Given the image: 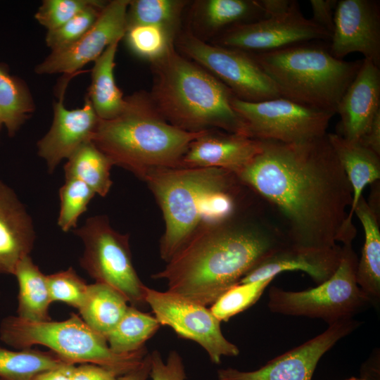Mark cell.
<instances>
[{"mask_svg": "<svg viewBox=\"0 0 380 380\" xmlns=\"http://www.w3.org/2000/svg\"><path fill=\"white\" fill-rule=\"evenodd\" d=\"M160 326L155 317L129 305L122 317L107 336L106 341L115 353H134L145 347V343Z\"/></svg>", "mask_w": 380, "mask_h": 380, "instance_id": "cell-29", "label": "cell"}, {"mask_svg": "<svg viewBox=\"0 0 380 380\" xmlns=\"http://www.w3.org/2000/svg\"><path fill=\"white\" fill-rule=\"evenodd\" d=\"M151 63L153 84L148 95L167 122L191 132L220 129L248 136L232 106L234 94L210 72L174 46Z\"/></svg>", "mask_w": 380, "mask_h": 380, "instance_id": "cell-4", "label": "cell"}, {"mask_svg": "<svg viewBox=\"0 0 380 380\" xmlns=\"http://www.w3.org/2000/svg\"><path fill=\"white\" fill-rule=\"evenodd\" d=\"M255 156L236 175L268 206L289 244H352L353 191L327 133L286 143L260 140Z\"/></svg>", "mask_w": 380, "mask_h": 380, "instance_id": "cell-1", "label": "cell"}, {"mask_svg": "<svg viewBox=\"0 0 380 380\" xmlns=\"http://www.w3.org/2000/svg\"><path fill=\"white\" fill-rule=\"evenodd\" d=\"M95 192L84 182L65 179L59 189L61 201L58 224L63 232L75 228L77 220L87 210Z\"/></svg>", "mask_w": 380, "mask_h": 380, "instance_id": "cell-35", "label": "cell"}, {"mask_svg": "<svg viewBox=\"0 0 380 380\" xmlns=\"http://www.w3.org/2000/svg\"><path fill=\"white\" fill-rule=\"evenodd\" d=\"M129 0H113L106 5L93 27L74 44L53 51L35 68L38 74L72 75L94 61L111 44L120 42L126 32Z\"/></svg>", "mask_w": 380, "mask_h": 380, "instance_id": "cell-15", "label": "cell"}, {"mask_svg": "<svg viewBox=\"0 0 380 380\" xmlns=\"http://www.w3.org/2000/svg\"><path fill=\"white\" fill-rule=\"evenodd\" d=\"M358 144L380 156V110L374 116L369 129Z\"/></svg>", "mask_w": 380, "mask_h": 380, "instance_id": "cell-42", "label": "cell"}, {"mask_svg": "<svg viewBox=\"0 0 380 380\" xmlns=\"http://www.w3.org/2000/svg\"><path fill=\"white\" fill-rule=\"evenodd\" d=\"M65 86L53 104V119L49 132L38 141V154L49 172L63 159H68L82 144L91 141L99 118L87 98L82 108L68 110L63 106Z\"/></svg>", "mask_w": 380, "mask_h": 380, "instance_id": "cell-17", "label": "cell"}, {"mask_svg": "<svg viewBox=\"0 0 380 380\" xmlns=\"http://www.w3.org/2000/svg\"><path fill=\"white\" fill-rule=\"evenodd\" d=\"M242 212L201 227L151 277L166 280L169 291L211 305L289 243L272 213L248 216Z\"/></svg>", "mask_w": 380, "mask_h": 380, "instance_id": "cell-2", "label": "cell"}, {"mask_svg": "<svg viewBox=\"0 0 380 380\" xmlns=\"http://www.w3.org/2000/svg\"><path fill=\"white\" fill-rule=\"evenodd\" d=\"M379 110V67L364 58L338 104L336 113L341 117V131L338 134L348 141L360 143Z\"/></svg>", "mask_w": 380, "mask_h": 380, "instance_id": "cell-19", "label": "cell"}, {"mask_svg": "<svg viewBox=\"0 0 380 380\" xmlns=\"http://www.w3.org/2000/svg\"><path fill=\"white\" fill-rule=\"evenodd\" d=\"M64 166L65 179H78L95 194L106 196L112 186L110 159L91 141L82 144Z\"/></svg>", "mask_w": 380, "mask_h": 380, "instance_id": "cell-27", "label": "cell"}, {"mask_svg": "<svg viewBox=\"0 0 380 380\" xmlns=\"http://www.w3.org/2000/svg\"><path fill=\"white\" fill-rule=\"evenodd\" d=\"M46 282L52 302L61 301L79 310L88 284L72 267L46 275Z\"/></svg>", "mask_w": 380, "mask_h": 380, "instance_id": "cell-37", "label": "cell"}, {"mask_svg": "<svg viewBox=\"0 0 380 380\" xmlns=\"http://www.w3.org/2000/svg\"><path fill=\"white\" fill-rule=\"evenodd\" d=\"M175 37L165 29L153 25H137L127 29L125 34L129 49L151 63L174 46Z\"/></svg>", "mask_w": 380, "mask_h": 380, "instance_id": "cell-34", "label": "cell"}, {"mask_svg": "<svg viewBox=\"0 0 380 380\" xmlns=\"http://www.w3.org/2000/svg\"><path fill=\"white\" fill-rule=\"evenodd\" d=\"M128 301L119 291L103 283L88 284L79 308L81 318L94 331L106 339L127 310Z\"/></svg>", "mask_w": 380, "mask_h": 380, "instance_id": "cell-26", "label": "cell"}, {"mask_svg": "<svg viewBox=\"0 0 380 380\" xmlns=\"http://www.w3.org/2000/svg\"><path fill=\"white\" fill-rule=\"evenodd\" d=\"M68 362L52 351L31 348L12 350L0 346V380H30Z\"/></svg>", "mask_w": 380, "mask_h": 380, "instance_id": "cell-30", "label": "cell"}, {"mask_svg": "<svg viewBox=\"0 0 380 380\" xmlns=\"http://www.w3.org/2000/svg\"><path fill=\"white\" fill-rule=\"evenodd\" d=\"M122 112L110 120H99L91 141L112 162L141 178L148 171L181 167L189 144L205 130L191 132L167 122L149 95L134 93L125 98Z\"/></svg>", "mask_w": 380, "mask_h": 380, "instance_id": "cell-5", "label": "cell"}, {"mask_svg": "<svg viewBox=\"0 0 380 380\" xmlns=\"http://www.w3.org/2000/svg\"><path fill=\"white\" fill-rule=\"evenodd\" d=\"M360 322L353 318L329 324L322 334L270 360L254 371L217 370V380H312L321 357Z\"/></svg>", "mask_w": 380, "mask_h": 380, "instance_id": "cell-14", "label": "cell"}, {"mask_svg": "<svg viewBox=\"0 0 380 380\" xmlns=\"http://www.w3.org/2000/svg\"><path fill=\"white\" fill-rule=\"evenodd\" d=\"M327 135L352 188L349 219L353 221L355 208L362 196L363 190L380 178V156L338 134L327 133Z\"/></svg>", "mask_w": 380, "mask_h": 380, "instance_id": "cell-23", "label": "cell"}, {"mask_svg": "<svg viewBox=\"0 0 380 380\" xmlns=\"http://www.w3.org/2000/svg\"><path fill=\"white\" fill-rule=\"evenodd\" d=\"M232 106L243 119L250 137L286 143L325 135L334 115L282 96L259 102L244 101L234 96Z\"/></svg>", "mask_w": 380, "mask_h": 380, "instance_id": "cell-11", "label": "cell"}, {"mask_svg": "<svg viewBox=\"0 0 380 380\" xmlns=\"http://www.w3.org/2000/svg\"><path fill=\"white\" fill-rule=\"evenodd\" d=\"M341 253L342 246L340 245L321 248L288 243L250 271L239 284L275 277L284 271H302L319 285L336 272Z\"/></svg>", "mask_w": 380, "mask_h": 380, "instance_id": "cell-20", "label": "cell"}, {"mask_svg": "<svg viewBox=\"0 0 380 380\" xmlns=\"http://www.w3.org/2000/svg\"><path fill=\"white\" fill-rule=\"evenodd\" d=\"M13 275L18 284V317L32 322L50 321L49 310L52 303L44 274L30 255L17 264Z\"/></svg>", "mask_w": 380, "mask_h": 380, "instance_id": "cell-25", "label": "cell"}, {"mask_svg": "<svg viewBox=\"0 0 380 380\" xmlns=\"http://www.w3.org/2000/svg\"><path fill=\"white\" fill-rule=\"evenodd\" d=\"M145 301L163 326L172 328L180 337L198 343L212 362L222 356H236L239 348L222 334L220 322L207 306L171 291H159L146 286Z\"/></svg>", "mask_w": 380, "mask_h": 380, "instance_id": "cell-12", "label": "cell"}, {"mask_svg": "<svg viewBox=\"0 0 380 380\" xmlns=\"http://www.w3.org/2000/svg\"><path fill=\"white\" fill-rule=\"evenodd\" d=\"M249 53L281 96L334 115L362 63L338 59L329 46L310 42Z\"/></svg>", "mask_w": 380, "mask_h": 380, "instance_id": "cell-6", "label": "cell"}, {"mask_svg": "<svg viewBox=\"0 0 380 380\" xmlns=\"http://www.w3.org/2000/svg\"><path fill=\"white\" fill-rule=\"evenodd\" d=\"M151 368L149 376L152 380H185L186 372L182 359L175 350L169 353L165 362L158 350L150 353Z\"/></svg>", "mask_w": 380, "mask_h": 380, "instance_id": "cell-39", "label": "cell"}, {"mask_svg": "<svg viewBox=\"0 0 380 380\" xmlns=\"http://www.w3.org/2000/svg\"><path fill=\"white\" fill-rule=\"evenodd\" d=\"M337 2L336 0H310L312 11L311 20L327 31L330 35L334 27Z\"/></svg>", "mask_w": 380, "mask_h": 380, "instance_id": "cell-40", "label": "cell"}, {"mask_svg": "<svg viewBox=\"0 0 380 380\" xmlns=\"http://www.w3.org/2000/svg\"><path fill=\"white\" fill-rule=\"evenodd\" d=\"M121 374L112 369L95 364L84 363L75 366L72 380H119Z\"/></svg>", "mask_w": 380, "mask_h": 380, "instance_id": "cell-41", "label": "cell"}, {"mask_svg": "<svg viewBox=\"0 0 380 380\" xmlns=\"http://www.w3.org/2000/svg\"><path fill=\"white\" fill-rule=\"evenodd\" d=\"M346 380H370L368 376L365 375L362 377H350L349 379H347Z\"/></svg>", "mask_w": 380, "mask_h": 380, "instance_id": "cell-46", "label": "cell"}, {"mask_svg": "<svg viewBox=\"0 0 380 380\" xmlns=\"http://www.w3.org/2000/svg\"><path fill=\"white\" fill-rule=\"evenodd\" d=\"M97 0H45L35 13L36 20L48 31L58 28Z\"/></svg>", "mask_w": 380, "mask_h": 380, "instance_id": "cell-38", "label": "cell"}, {"mask_svg": "<svg viewBox=\"0 0 380 380\" xmlns=\"http://www.w3.org/2000/svg\"><path fill=\"white\" fill-rule=\"evenodd\" d=\"M329 46L331 54L342 59L361 53L380 65V4L375 0H341L335 8Z\"/></svg>", "mask_w": 380, "mask_h": 380, "instance_id": "cell-16", "label": "cell"}, {"mask_svg": "<svg viewBox=\"0 0 380 380\" xmlns=\"http://www.w3.org/2000/svg\"><path fill=\"white\" fill-rule=\"evenodd\" d=\"M0 339L20 350L34 345L44 346L68 363L95 364L121 375L136 368L147 354L145 347L129 354L115 353L106 339L75 313L59 322H32L8 316L0 324Z\"/></svg>", "mask_w": 380, "mask_h": 380, "instance_id": "cell-7", "label": "cell"}, {"mask_svg": "<svg viewBox=\"0 0 380 380\" xmlns=\"http://www.w3.org/2000/svg\"><path fill=\"white\" fill-rule=\"evenodd\" d=\"M186 1L180 0L129 1L126 15V30L137 25L161 27L175 36Z\"/></svg>", "mask_w": 380, "mask_h": 380, "instance_id": "cell-31", "label": "cell"}, {"mask_svg": "<svg viewBox=\"0 0 380 380\" xmlns=\"http://www.w3.org/2000/svg\"><path fill=\"white\" fill-rule=\"evenodd\" d=\"M75 365L66 363L58 367L41 372L30 380H72V371Z\"/></svg>", "mask_w": 380, "mask_h": 380, "instance_id": "cell-44", "label": "cell"}, {"mask_svg": "<svg viewBox=\"0 0 380 380\" xmlns=\"http://www.w3.org/2000/svg\"><path fill=\"white\" fill-rule=\"evenodd\" d=\"M260 148V140L247 135L208 129L189 144L180 167H217L236 175L255 156Z\"/></svg>", "mask_w": 380, "mask_h": 380, "instance_id": "cell-18", "label": "cell"}, {"mask_svg": "<svg viewBox=\"0 0 380 380\" xmlns=\"http://www.w3.org/2000/svg\"><path fill=\"white\" fill-rule=\"evenodd\" d=\"M274 278L234 285L211 305L210 311L220 322H227L253 305Z\"/></svg>", "mask_w": 380, "mask_h": 380, "instance_id": "cell-33", "label": "cell"}, {"mask_svg": "<svg viewBox=\"0 0 380 380\" xmlns=\"http://www.w3.org/2000/svg\"><path fill=\"white\" fill-rule=\"evenodd\" d=\"M118 42L109 45L94 61L87 98L101 120H110L123 110L126 100L118 87L113 75Z\"/></svg>", "mask_w": 380, "mask_h": 380, "instance_id": "cell-24", "label": "cell"}, {"mask_svg": "<svg viewBox=\"0 0 380 380\" xmlns=\"http://www.w3.org/2000/svg\"><path fill=\"white\" fill-rule=\"evenodd\" d=\"M330 37L327 31L305 18L297 7L280 15L229 27L219 34L214 44L258 53Z\"/></svg>", "mask_w": 380, "mask_h": 380, "instance_id": "cell-13", "label": "cell"}, {"mask_svg": "<svg viewBox=\"0 0 380 380\" xmlns=\"http://www.w3.org/2000/svg\"><path fill=\"white\" fill-rule=\"evenodd\" d=\"M198 8V20L211 32L267 18L260 0H208Z\"/></svg>", "mask_w": 380, "mask_h": 380, "instance_id": "cell-28", "label": "cell"}, {"mask_svg": "<svg viewBox=\"0 0 380 380\" xmlns=\"http://www.w3.org/2000/svg\"><path fill=\"white\" fill-rule=\"evenodd\" d=\"M34 110V103L25 85L0 67V129L13 134Z\"/></svg>", "mask_w": 380, "mask_h": 380, "instance_id": "cell-32", "label": "cell"}, {"mask_svg": "<svg viewBox=\"0 0 380 380\" xmlns=\"http://www.w3.org/2000/svg\"><path fill=\"white\" fill-rule=\"evenodd\" d=\"M35 239L32 219L14 191L0 181V273L13 274Z\"/></svg>", "mask_w": 380, "mask_h": 380, "instance_id": "cell-21", "label": "cell"}, {"mask_svg": "<svg viewBox=\"0 0 380 380\" xmlns=\"http://www.w3.org/2000/svg\"><path fill=\"white\" fill-rule=\"evenodd\" d=\"M180 50L224 83L237 99L259 102L278 98L272 79L248 52L208 44L191 32L178 39Z\"/></svg>", "mask_w": 380, "mask_h": 380, "instance_id": "cell-10", "label": "cell"}, {"mask_svg": "<svg viewBox=\"0 0 380 380\" xmlns=\"http://www.w3.org/2000/svg\"><path fill=\"white\" fill-rule=\"evenodd\" d=\"M354 214L361 222L365 241L362 255L358 260L356 279L360 289L371 303L380 298V229L379 211L363 196L357 203Z\"/></svg>", "mask_w": 380, "mask_h": 380, "instance_id": "cell-22", "label": "cell"}, {"mask_svg": "<svg viewBox=\"0 0 380 380\" xmlns=\"http://www.w3.org/2000/svg\"><path fill=\"white\" fill-rule=\"evenodd\" d=\"M74 232L84 243L80 265L89 276L116 289L131 306L146 305V286L133 265L129 235L115 231L103 215L88 218Z\"/></svg>", "mask_w": 380, "mask_h": 380, "instance_id": "cell-9", "label": "cell"}, {"mask_svg": "<svg viewBox=\"0 0 380 380\" xmlns=\"http://www.w3.org/2000/svg\"><path fill=\"white\" fill-rule=\"evenodd\" d=\"M151 368L150 353H147L141 363L134 369L119 376V380H146Z\"/></svg>", "mask_w": 380, "mask_h": 380, "instance_id": "cell-45", "label": "cell"}, {"mask_svg": "<svg viewBox=\"0 0 380 380\" xmlns=\"http://www.w3.org/2000/svg\"><path fill=\"white\" fill-rule=\"evenodd\" d=\"M163 215L160 254L167 262L202 226L222 222L242 210L245 186L237 176L217 167H161L141 177Z\"/></svg>", "mask_w": 380, "mask_h": 380, "instance_id": "cell-3", "label": "cell"}, {"mask_svg": "<svg viewBox=\"0 0 380 380\" xmlns=\"http://www.w3.org/2000/svg\"><path fill=\"white\" fill-rule=\"evenodd\" d=\"M357 262L352 244L343 245L340 264L329 279L300 291L272 286L269 310L284 315L319 318L329 324L353 318L371 303L357 283Z\"/></svg>", "mask_w": 380, "mask_h": 380, "instance_id": "cell-8", "label": "cell"}, {"mask_svg": "<svg viewBox=\"0 0 380 380\" xmlns=\"http://www.w3.org/2000/svg\"><path fill=\"white\" fill-rule=\"evenodd\" d=\"M106 4L97 0L58 28L48 31L46 45L53 51L74 44L93 27Z\"/></svg>", "mask_w": 380, "mask_h": 380, "instance_id": "cell-36", "label": "cell"}, {"mask_svg": "<svg viewBox=\"0 0 380 380\" xmlns=\"http://www.w3.org/2000/svg\"><path fill=\"white\" fill-rule=\"evenodd\" d=\"M267 18L280 15L298 7V3L291 0H260Z\"/></svg>", "mask_w": 380, "mask_h": 380, "instance_id": "cell-43", "label": "cell"}]
</instances>
